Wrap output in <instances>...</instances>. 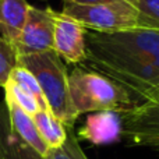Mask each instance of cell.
I'll return each mask as SVG.
<instances>
[{
  "instance_id": "277c9868",
  "label": "cell",
  "mask_w": 159,
  "mask_h": 159,
  "mask_svg": "<svg viewBox=\"0 0 159 159\" xmlns=\"http://www.w3.org/2000/svg\"><path fill=\"white\" fill-rule=\"evenodd\" d=\"M61 13L77 20L84 28L93 31L107 32L143 27L138 13L124 0L89 6L63 0Z\"/></svg>"
},
{
  "instance_id": "52a82bcc",
  "label": "cell",
  "mask_w": 159,
  "mask_h": 159,
  "mask_svg": "<svg viewBox=\"0 0 159 159\" xmlns=\"http://www.w3.org/2000/svg\"><path fill=\"white\" fill-rule=\"evenodd\" d=\"M53 22V50L66 63H82L85 59V28L73 17L55 10Z\"/></svg>"
},
{
  "instance_id": "8fae6325",
  "label": "cell",
  "mask_w": 159,
  "mask_h": 159,
  "mask_svg": "<svg viewBox=\"0 0 159 159\" xmlns=\"http://www.w3.org/2000/svg\"><path fill=\"white\" fill-rule=\"evenodd\" d=\"M121 117V134L129 140L138 131L159 120V89L155 91L145 102L137 105L131 112Z\"/></svg>"
},
{
  "instance_id": "7c38bea8",
  "label": "cell",
  "mask_w": 159,
  "mask_h": 159,
  "mask_svg": "<svg viewBox=\"0 0 159 159\" xmlns=\"http://www.w3.org/2000/svg\"><path fill=\"white\" fill-rule=\"evenodd\" d=\"M28 7L27 0H0V35L11 43L21 32Z\"/></svg>"
},
{
  "instance_id": "2e32d148",
  "label": "cell",
  "mask_w": 159,
  "mask_h": 159,
  "mask_svg": "<svg viewBox=\"0 0 159 159\" xmlns=\"http://www.w3.org/2000/svg\"><path fill=\"white\" fill-rule=\"evenodd\" d=\"M3 88H4V96H7L11 101H14L24 112H27L28 115L34 116L38 110H41L36 99L34 98L31 93H28L25 89H22L20 85L13 82L11 80H8Z\"/></svg>"
},
{
  "instance_id": "ac0fdd59",
  "label": "cell",
  "mask_w": 159,
  "mask_h": 159,
  "mask_svg": "<svg viewBox=\"0 0 159 159\" xmlns=\"http://www.w3.org/2000/svg\"><path fill=\"white\" fill-rule=\"evenodd\" d=\"M18 64V55L13 43L0 35V87H4L11 71Z\"/></svg>"
},
{
  "instance_id": "ba28073f",
  "label": "cell",
  "mask_w": 159,
  "mask_h": 159,
  "mask_svg": "<svg viewBox=\"0 0 159 159\" xmlns=\"http://www.w3.org/2000/svg\"><path fill=\"white\" fill-rule=\"evenodd\" d=\"M78 135L92 144H107L121 135V117L115 112L91 113Z\"/></svg>"
},
{
  "instance_id": "7a4b0ae2",
  "label": "cell",
  "mask_w": 159,
  "mask_h": 159,
  "mask_svg": "<svg viewBox=\"0 0 159 159\" xmlns=\"http://www.w3.org/2000/svg\"><path fill=\"white\" fill-rule=\"evenodd\" d=\"M69 92L78 117L96 112H115L121 116L137 106L120 85L101 73L80 66L69 74Z\"/></svg>"
},
{
  "instance_id": "e0dca14e",
  "label": "cell",
  "mask_w": 159,
  "mask_h": 159,
  "mask_svg": "<svg viewBox=\"0 0 159 159\" xmlns=\"http://www.w3.org/2000/svg\"><path fill=\"white\" fill-rule=\"evenodd\" d=\"M46 159H89L84 149L81 148L77 135L73 129H67V140L63 147L57 149H52L48 152Z\"/></svg>"
},
{
  "instance_id": "8992f818",
  "label": "cell",
  "mask_w": 159,
  "mask_h": 159,
  "mask_svg": "<svg viewBox=\"0 0 159 159\" xmlns=\"http://www.w3.org/2000/svg\"><path fill=\"white\" fill-rule=\"evenodd\" d=\"M53 8H38L30 4L21 32L13 42L18 56L53 50Z\"/></svg>"
},
{
  "instance_id": "4fadbf2b",
  "label": "cell",
  "mask_w": 159,
  "mask_h": 159,
  "mask_svg": "<svg viewBox=\"0 0 159 159\" xmlns=\"http://www.w3.org/2000/svg\"><path fill=\"white\" fill-rule=\"evenodd\" d=\"M32 119L42 141L50 151L64 145L67 140V127L49 109L38 110Z\"/></svg>"
},
{
  "instance_id": "30bf717a",
  "label": "cell",
  "mask_w": 159,
  "mask_h": 159,
  "mask_svg": "<svg viewBox=\"0 0 159 159\" xmlns=\"http://www.w3.org/2000/svg\"><path fill=\"white\" fill-rule=\"evenodd\" d=\"M0 159H46L13 131L6 103H0Z\"/></svg>"
},
{
  "instance_id": "9a60e30c",
  "label": "cell",
  "mask_w": 159,
  "mask_h": 159,
  "mask_svg": "<svg viewBox=\"0 0 159 159\" xmlns=\"http://www.w3.org/2000/svg\"><path fill=\"white\" fill-rule=\"evenodd\" d=\"M138 13L143 27L159 30V0H124Z\"/></svg>"
},
{
  "instance_id": "d6986e66",
  "label": "cell",
  "mask_w": 159,
  "mask_h": 159,
  "mask_svg": "<svg viewBox=\"0 0 159 159\" xmlns=\"http://www.w3.org/2000/svg\"><path fill=\"white\" fill-rule=\"evenodd\" d=\"M130 143L134 145L141 147H151V148H159V120L154 121L148 127L143 129L129 138Z\"/></svg>"
},
{
  "instance_id": "5b68a950",
  "label": "cell",
  "mask_w": 159,
  "mask_h": 159,
  "mask_svg": "<svg viewBox=\"0 0 159 159\" xmlns=\"http://www.w3.org/2000/svg\"><path fill=\"white\" fill-rule=\"evenodd\" d=\"M120 85L137 105L159 89V53L131 67L101 73Z\"/></svg>"
},
{
  "instance_id": "6da1fadb",
  "label": "cell",
  "mask_w": 159,
  "mask_h": 159,
  "mask_svg": "<svg viewBox=\"0 0 159 159\" xmlns=\"http://www.w3.org/2000/svg\"><path fill=\"white\" fill-rule=\"evenodd\" d=\"M159 53V30L137 27L119 31L85 28V69L96 73L131 67Z\"/></svg>"
},
{
  "instance_id": "ffe728a7",
  "label": "cell",
  "mask_w": 159,
  "mask_h": 159,
  "mask_svg": "<svg viewBox=\"0 0 159 159\" xmlns=\"http://www.w3.org/2000/svg\"><path fill=\"white\" fill-rule=\"evenodd\" d=\"M67 2L89 6V4H102V3H116V2H123V0H67Z\"/></svg>"
},
{
  "instance_id": "3957f363",
  "label": "cell",
  "mask_w": 159,
  "mask_h": 159,
  "mask_svg": "<svg viewBox=\"0 0 159 159\" xmlns=\"http://www.w3.org/2000/svg\"><path fill=\"white\" fill-rule=\"evenodd\" d=\"M22 66L36 78L49 110L67 127L73 129L78 119L69 92V73L66 64L55 50L18 56Z\"/></svg>"
},
{
  "instance_id": "5bb4252c",
  "label": "cell",
  "mask_w": 159,
  "mask_h": 159,
  "mask_svg": "<svg viewBox=\"0 0 159 159\" xmlns=\"http://www.w3.org/2000/svg\"><path fill=\"white\" fill-rule=\"evenodd\" d=\"M8 80H11V81L16 82L17 85H20L22 89L27 91L28 93H31V95L36 99L41 110L49 109L46 101H45L43 93H42L41 87H39L38 81H36V78L34 77V74L31 71H28V70L24 69L22 66H18V64H17V67H14V70L11 71L10 78Z\"/></svg>"
},
{
  "instance_id": "9c48e42d",
  "label": "cell",
  "mask_w": 159,
  "mask_h": 159,
  "mask_svg": "<svg viewBox=\"0 0 159 159\" xmlns=\"http://www.w3.org/2000/svg\"><path fill=\"white\" fill-rule=\"evenodd\" d=\"M4 103L7 107L8 113V120H10V126L13 129V131L24 141L25 144L34 148L38 154H41L42 157L46 158L48 152L50 151L46 147V144L42 141L41 135H39L38 130L35 127L34 119L31 115H28L27 112L21 109L14 101H11L10 98L4 96Z\"/></svg>"
}]
</instances>
